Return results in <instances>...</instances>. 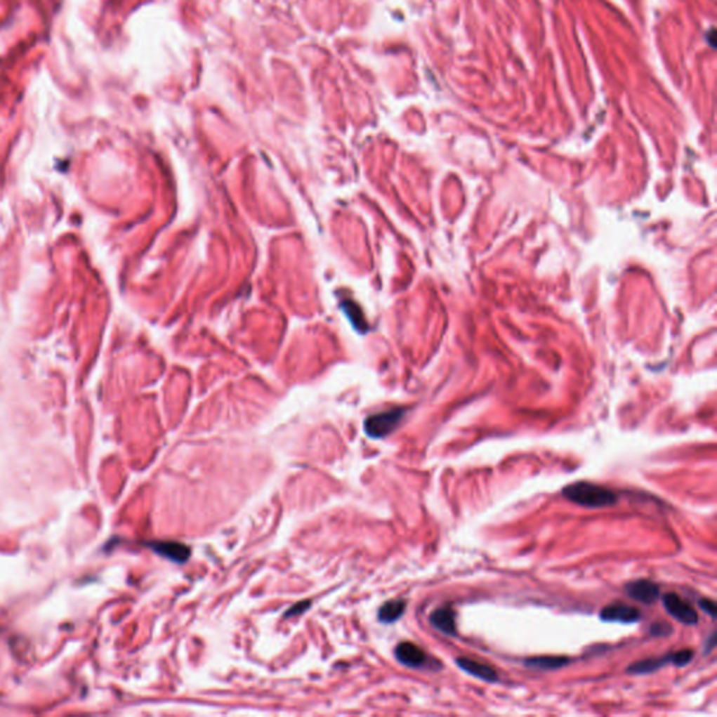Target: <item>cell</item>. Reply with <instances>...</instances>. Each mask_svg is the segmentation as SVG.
Instances as JSON below:
<instances>
[{
  "label": "cell",
  "instance_id": "cell-14",
  "mask_svg": "<svg viewBox=\"0 0 717 717\" xmlns=\"http://www.w3.org/2000/svg\"><path fill=\"white\" fill-rule=\"evenodd\" d=\"M673 633V628L666 622H656L650 626V635L654 638H664Z\"/></svg>",
  "mask_w": 717,
  "mask_h": 717
},
{
  "label": "cell",
  "instance_id": "cell-5",
  "mask_svg": "<svg viewBox=\"0 0 717 717\" xmlns=\"http://www.w3.org/2000/svg\"><path fill=\"white\" fill-rule=\"evenodd\" d=\"M625 591L626 594L640 603V604H645V605H650V604H654L657 600H660V587L650 581V580H635V581H631L625 586Z\"/></svg>",
  "mask_w": 717,
  "mask_h": 717
},
{
  "label": "cell",
  "instance_id": "cell-2",
  "mask_svg": "<svg viewBox=\"0 0 717 717\" xmlns=\"http://www.w3.org/2000/svg\"><path fill=\"white\" fill-rule=\"evenodd\" d=\"M405 414L404 408H395L371 415L364 421V432L371 439H384L400 426Z\"/></svg>",
  "mask_w": 717,
  "mask_h": 717
},
{
  "label": "cell",
  "instance_id": "cell-9",
  "mask_svg": "<svg viewBox=\"0 0 717 717\" xmlns=\"http://www.w3.org/2000/svg\"><path fill=\"white\" fill-rule=\"evenodd\" d=\"M670 664L676 666V653H669L666 656L650 657V659L636 662L626 669V673L633 674V676H646V674L656 673L657 670H660L666 666H670Z\"/></svg>",
  "mask_w": 717,
  "mask_h": 717
},
{
  "label": "cell",
  "instance_id": "cell-17",
  "mask_svg": "<svg viewBox=\"0 0 717 717\" xmlns=\"http://www.w3.org/2000/svg\"><path fill=\"white\" fill-rule=\"evenodd\" d=\"M715 646H716V632L713 631V632L709 635V638L706 639V643H705V653H706V654H708V653H711V652L715 649Z\"/></svg>",
  "mask_w": 717,
  "mask_h": 717
},
{
  "label": "cell",
  "instance_id": "cell-16",
  "mask_svg": "<svg viewBox=\"0 0 717 717\" xmlns=\"http://www.w3.org/2000/svg\"><path fill=\"white\" fill-rule=\"evenodd\" d=\"M311 605V601H301V603H297L294 604L286 614H284V618H290V617H296V615H300L303 612H305Z\"/></svg>",
  "mask_w": 717,
  "mask_h": 717
},
{
  "label": "cell",
  "instance_id": "cell-6",
  "mask_svg": "<svg viewBox=\"0 0 717 717\" xmlns=\"http://www.w3.org/2000/svg\"><path fill=\"white\" fill-rule=\"evenodd\" d=\"M395 659L408 669H423L429 664V656L416 645L402 642L395 647Z\"/></svg>",
  "mask_w": 717,
  "mask_h": 717
},
{
  "label": "cell",
  "instance_id": "cell-3",
  "mask_svg": "<svg viewBox=\"0 0 717 717\" xmlns=\"http://www.w3.org/2000/svg\"><path fill=\"white\" fill-rule=\"evenodd\" d=\"M663 605L666 611L678 622L688 626L698 625L699 617L697 610L687 600L681 598L678 594L669 593L663 596Z\"/></svg>",
  "mask_w": 717,
  "mask_h": 717
},
{
  "label": "cell",
  "instance_id": "cell-8",
  "mask_svg": "<svg viewBox=\"0 0 717 717\" xmlns=\"http://www.w3.org/2000/svg\"><path fill=\"white\" fill-rule=\"evenodd\" d=\"M456 664L467 674H470L478 680H482L485 683L493 684L499 680L497 673L493 667H490L489 664H485V663H479L477 660H473L470 657H459V659H456Z\"/></svg>",
  "mask_w": 717,
  "mask_h": 717
},
{
  "label": "cell",
  "instance_id": "cell-11",
  "mask_svg": "<svg viewBox=\"0 0 717 717\" xmlns=\"http://www.w3.org/2000/svg\"><path fill=\"white\" fill-rule=\"evenodd\" d=\"M570 659L566 656H538L529 657L524 662L525 667L537 671H556L570 664Z\"/></svg>",
  "mask_w": 717,
  "mask_h": 717
},
{
  "label": "cell",
  "instance_id": "cell-10",
  "mask_svg": "<svg viewBox=\"0 0 717 717\" xmlns=\"http://www.w3.org/2000/svg\"><path fill=\"white\" fill-rule=\"evenodd\" d=\"M433 628L440 631L447 636L457 635V624H456V612L452 607H442L435 610L429 617Z\"/></svg>",
  "mask_w": 717,
  "mask_h": 717
},
{
  "label": "cell",
  "instance_id": "cell-1",
  "mask_svg": "<svg viewBox=\"0 0 717 717\" xmlns=\"http://www.w3.org/2000/svg\"><path fill=\"white\" fill-rule=\"evenodd\" d=\"M562 496L574 504L588 508L614 506L618 500L614 490L586 480H579L565 486L562 490Z\"/></svg>",
  "mask_w": 717,
  "mask_h": 717
},
{
  "label": "cell",
  "instance_id": "cell-12",
  "mask_svg": "<svg viewBox=\"0 0 717 717\" xmlns=\"http://www.w3.org/2000/svg\"><path fill=\"white\" fill-rule=\"evenodd\" d=\"M405 611H407V601H404V600L387 601L379 610V621L383 624H394L405 614Z\"/></svg>",
  "mask_w": 717,
  "mask_h": 717
},
{
  "label": "cell",
  "instance_id": "cell-4",
  "mask_svg": "<svg viewBox=\"0 0 717 717\" xmlns=\"http://www.w3.org/2000/svg\"><path fill=\"white\" fill-rule=\"evenodd\" d=\"M146 545L157 555L176 563H185L192 553L188 545L177 541H152Z\"/></svg>",
  "mask_w": 717,
  "mask_h": 717
},
{
  "label": "cell",
  "instance_id": "cell-13",
  "mask_svg": "<svg viewBox=\"0 0 717 717\" xmlns=\"http://www.w3.org/2000/svg\"><path fill=\"white\" fill-rule=\"evenodd\" d=\"M342 310L346 314V317L350 320L352 325L357 332H367V324L364 314L362 308L352 300H343L342 301Z\"/></svg>",
  "mask_w": 717,
  "mask_h": 717
},
{
  "label": "cell",
  "instance_id": "cell-7",
  "mask_svg": "<svg viewBox=\"0 0 717 717\" xmlns=\"http://www.w3.org/2000/svg\"><path fill=\"white\" fill-rule=\"evenodd\" d=\"M600 619L604 622L636 624L640 621V611L625 604H611L601 610Z\"/></svg>",
  "mask_w": 717,
  "mask_h": 717
},
{
  "label": "cell",
  "instance_id": "cell-15",
  "mask_svg": "<svg viewBox=\"0 0 717 717\" xmlns=\"http://www.w3.org/2000/svg\"><path fill=\"white\" fill-rule=\"evenodd\" d=\"M698 605H699V608H701L704 612H706V614H708L712 619H716L717 605L716 603H715L713 600H711V598H701V600L698 601Z\"/></svg>",
  "mask_w": 717,
  "mask_h": 717
}]
</instances>
